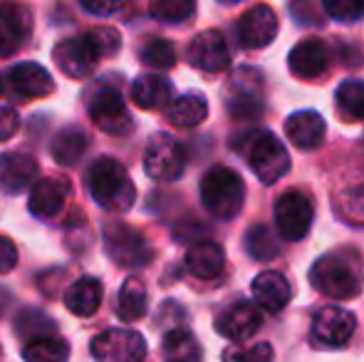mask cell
<instances>
[{
    "instance_id": "6da1fadb",
    "label": "cell",
    "mask_w": 364,
    "mask_h": 362,
    "mask_svg": "<svg viewBox=\"0 0 364 362\" xmlns=\"http://www.w3.org/2000/svg\"><path fill=\"white\" fill-rule=\"evenodd\" d=\"M310 283L317 293L335 300L355 298L364 285V261L352 248H340L317 258L310 268Z\"/></svg>"
},
{
    "instance_id": "7a4b0ae2",
    "label": "cell",
    "mask_w": 364,
    "mask_h": 362,
    "mask_svg": "<svg viewBox=\"0 0 364 362\" xmlns=\"http://www.w3.org/2000/svg\"><path fill=\"white\" fill-rule=\"evenodd\" d=\"M90 193L102 208L107 211H129L136 201L134 181L129 179L127 169L117 159H97L87 171Z\"/></svg>"
},
{
    "instance_id": "3957f363",
    "label": "cell",
    "mask_w": 364,
    "mask_h": 362,
    "mask_svg": "<svg viewBox=\"0 0 364 362\" xmlns=\"http://www.w3.org/2000/svg\"><path fill=\"white\" fill-rule=\"evenodd\" d=\"M201 201L216 218H233L245 201L243 179L228 166H213L201 179Z\"/></svg>"
},
{
    "instance_id": "277c9868",
    "label": "cell",
    "mask_w": 364,
    "mask_h": 362,
    "mask_svg": "<svg viewBox=\"0 0 364 362\" xmlns=\"http://www.w3.org/2000/svg\"><path fill=\"white\" fill-rule=\"evenodd\" d=\"M144 169L156 181H176L186 169V147L176 137L159 132L146 144Z\"/></svg>"
},
{
    "instance_id": "5b68a950",
    "label": "cell",
    "mask_w": 364,
    "mask_h": 362,
    "mask_svg": "<svg viewBox=\"0 0 364 362\" xmlns=\"http://www.w3.org/2000/svg\"><path fill=\"white\" fill-rule=\"evenodd\" d=\"M250 149H248V164L253 174L263 183L280 181L290 169V154L283 147V142L270 132H255L250 134Z\"/></svg>"
},
{
    "instance_id": "8992f818",
    "label": "cell",
    "mask_w": 364,
    "mask_h": 362,
    "mask_svg": "<svg viewBox=\"0 0 364 362\" xmlns=\"http://www.w3.org/2000/svg\"><path fill=\"white\" fill-rule=\"evenodd\" d=\"M105 251L122 268L146 266L154 258V251L144 233L127 226V223H109L105 228Z\"/></svg>"
},
{
    "instance_id": "52a82bcc",
    "label": "cell",
    "mask_w": 364,
    "mask_h": 362,
    "mask_svg": "<svg viewBox=\"0 0 364 362\" xmlns=\"http://www.w3.org/2000/svg\"><path fill=\"white\" fill-rule=\"evenodd\" d=\"M312 216H315L312 198L297 188L285 191L275 203V226L285 241H302L310 231Z\"/></svg>"
},
{
    "instance_id": "ba28073f",
    "label": "cell",
    "mask_w": 364,
    "mask_h": 362,
    "mask_svg": "<svg viewBox=\"0 0 364 362\" xmlns=\"http://www.w3.org/2000/svg\"><path fill=\"white\" fill-rule=\"evenodd\" d=\"M146 355V340L136 330L112 328L92 340V358L97 362H141Z\"/></svg>"
},
{
    "instance_id": "9c48e42d",
    "label": "cell",
    "mask_w": 364,
    "mask_h": 362,
    "mask_svg": "<svg viewBox=\"0 0 364 362\" xmlns=\"http://www.w3.org/2000/svg\"><path fill=\"white\" fill-rule=\"evenodd\" d=\"M90 119L107 134H127L132 129V117L124 97L114 87H100L90 100Z\"/></svg>"
},
{
    "instance_id": "30bf717a",
    "label": "cell",
    "mask_w": 364,
    "mask_h": 362,
    "mask_svg": "<svg viewBox=\"0 0 364 362\" xmlns=\"http://www.w3.org/2000/svg\"><path fill=\"white\" fill-rule=\"evenodd\" d=\"M228 112L235 119H255L263 112V78L258 70L243 68L235 73L228 92Z\"/></svg>"
},
{
    "instance_id": "8fae6325",
    "label": "cell",
    "mask_w": 364,
    "mask_h": 362,
    "mask_svg": "<svg viewBox=\"0 0 364 362\" xmlns=\"http://www.w3.org/2000/svg\"><path fill=\"white\" fill-rule=\"evenodd\" d=\"M355 325L357 320L350 310L327 305V308L317 310L312 318V338L327 348H342L355 335Z\"/></svg>"
},
{
    "instance_id": "7c38bea8",
    "label": "cell",
    "mask_w": 364,
    "mask_h": 362,
    "mask_svg": "<svg viewBox=\"0 0 364 362\" xmlns=\"http://www.w3.org/2000/svg\"><path fill=\"white\" fill-rule=\"evenodd\" d=\"M188 63L203 73H223L230 68V50L220 30H203L191 40L186 53Z\"/></svg>"
},
{
    "instance_id": "4fadbf2b",
    "label": "cell",
    "mask_w": 364,
    "mask_h": 362,
    "mask_svg": "<svg viewBox=\"0 0 364 362\" xmlns=\"http://www.w3.org/2000/svg\"><path fill=\"white\" fill-rule=\"evenodd\" d=\"M33 33V13L25 5L0 3V58L15 55Z\"/></svg>"
},
{
    "instance_id": "5bb4252c",
    "label": "cell",
    "mask_w": 364,
    "mask_h": 362,
    "mask_svg": "<svg viewBox=\"0 0 364 362\" xmlns=\"http://www.w3.org/2000/svg\"><path fill=\"white\" fill-rule=\"evenodd\" d=\"M278 35V15L270 5H255L238 20V43L248 50L270 45Z\"/></svg>"
},
{
    "instance_id": "9a60e30c",
    "label": "cell",
    "mask_w": 364,
    "mask_h": 362,
    "mask_svg": "<svg viewBox=\"0 0 364 362\" xmlns=\"http://www.w3.org/2000/svg\"><path fill=\"white\" fill-rule=\"evenodd\" d=\"M53 58H55V63H58V68L73 80L87 78V75L95 70V65L100 63V58H97L95 48H92L87 35L63 40V43L55 48Z\"/></svg>"
},
{
    "instance_id": "2e32d148",
    "label": "cell",
    "mask_w": 364,
    "mask_h": 362,
    "mask_svg": "<svg viewBox=\"0 0 364 362\" xmlns=\"http://www.w3.org/2000/svg\"><path fill=\"white\" fill-rule=\"evenodd\" d=\"M263 325V315L253 303H235L225 308L216 320V330L223 338L233 340V343H243L250 340Z\"/></svg>"
},
{
    "instance_id": "e0dca14e",
    "label": "cell",
    "mask_w": 364,
    "mask_h": 362,
    "mask_svg": "<svg viewBox=\"0 0 364 362\" xmlns=\"http://www.w3.org/2000/svg\"><path fill=\"white\" fill-rule=\"evenodd\" d=\"M8 87L20 100H40L55 90L50 73L38 63H20L8 73Z\"/></svg>"
},
{
    "instance_id": "ac0fdd59",
    "label": "cell",
    "mask_w": 364,
    "mask_h": 362,
    "mask_svg": "<svg viewBox=\"0 0 364 362\" xmlns=\"http://www.w3.org/2000/svg\"><path fill=\"white\" fill-rule=\"evenodd\" d=\"M327 65H330V53H327L325 43L317 38L300 40V43L290 50L288 68H290V73L300 80L320 78L327 70Z\"/></svg>"
},
{
    "instance_id": "d6986e66",
    "label": "cell",
    "mask_w": 364,
    "mask_h": 362,
    "mask_svg": "<svg viewBox=\"0 0 364 362\" xmlns=\"http://www.w3.org/2000/svg\"><path fill=\"white\" fill-rule=\"evenodd\" d=\"M38 179V161L23 151H5L0 156V188L5 193H23Z\"/></svg>"
},
{
    "instance_id": "ffe728a7",
    "label": "cell",
    "mask_w": 364,
    "mask_h": 362,
    "mask_svg": "<svg viewBox=\"0 0 364 362\" xmlns=\"http://www.w3.org/2000/svg\"><path fill=\"white\" fill-rule=\"evenodd\" d=\"M68 196H70V183L65 179L48 176V179L38 181L30 188V198H28L30 213L38 218H55L65 208Z\"/></svg>"
},
{
    "instance_id": "44dd1931",
    "label": "cell",
    "mask_w": 364,
    "mask_h": 362,
    "mask_svg": "<svg viewBox=\"0 0 364 362\" xmlns=\"http://www.w3.org/2000/svg\"><path fill=\"white\" fill-rule=\"evenodd\" d=\"M285 134L297 149H317L325 139V119H322L317 112H295L285 122Z\"/></svg>"
},
{
    "instance_id": "7402d4cb",
    "label": "cell",
    "mask_w": 364,
    "mask_h": 362,
    "mask_svg": "<svg viewBox=\"0 0 364 362\" xmlns=\"http://www.w3.org/2000/svg\"><path fill=\"white\" fill-rule=\"evenodd\" d=\"M225 253L216 241H198L186 253V271L193 278L213 280L223 273Z\"/></svg>"
},
{
    "instance_id": "603a6c76",
    "label": "cell",
    "mask_w": 364,
    "mask_h": 362,
    "mask_svg": "<svg viewBox=\"0 0 364 362\" xmlns=\"http://www.w3.org/2000/svg\"><path fill=\"white\" fill-rule=\"evenodd\" d=\"M292 290H290V283L283 273L278 271H263L255 275L253 280V298L258 305H263L265 310L270 313H278L288 305Z\"/></svg>"
},
{
    "instance_id": "cb8c5ba5",
    "label": "cell",
    "mask_w": 364,
    "mask_h": 362,
    "mask_svg": "<svg viewBox=\"0 0 364 362\" xmlns=\"http://www.w3.org/2000/svg\"><path fill=\"white\" fill-rule=\"evenodd\" d=\"M102 298H105V288L97 278L85 275V278L75 280L65 293V305L70 308V313L80 315V318H90L100 310Z\"/></svg>"
},
{
    "instance_id": "d4e9b609",
    "label": "cell",
    "mask_w": 364,
    "mask_h": 362,
    "mask_svg": "<svg viewBox=\"0 0 364 362\" xmlns=\"http://www.w3.org/2000/svg\"><path fill=\"white\" fill-rule=\"evenodd\" d=\"M173 87L164 75H141L132 82V100L141 110H161L171 102Z\"/></svg>"
},
{
    "instance_id": "484cf974",
    "label": "cell",
    "mask_w": 364,
    "mask_h": 362,
    "mask_svg": "<svg viewBox=\"0 0 364 362\" xmlns=\"http://www.w3.org/2000/svg\"><path fill=\"white\" fill-rule=\"evenodd\" d=\"M164 362H201V345L186 328H173L164 335Z\"/></svg>"
},
{
    "instance_id": "4316f807",
    "label": "cell",
    "mask_w": 364,
    "mask_h": 362,
    "mask_svg": "<svg viewBox=\"0 0 364 362\" xmlns=\"http://www.w3.org/2000/svg\"><path fill=\"white\" fill-rule=\"evenodd\" d=\"M117 315L124 323H136L146 315V288L139 278H127L117 298Z\"/></svg>"
},
{
    "instance_id": "83f0119b",
    "label": "cell",
    "mask_w": 364,
    "mask_h": 362,
    "mask_svg": "<svg viewBox=\"0 0 364 362\" xmlns=\"http://www.w3.org/2000/svg\"><path fill=\"white\" fill-rule=\"evenodd\" d=\"M70 358V345L68 340L58 338V335H40L25 343L23 360L25 362H68Z\"/></svg>"
},
{
    "instance_id": "f1b7e54d",
    "label": "cell",
    "mask_w": 364,
    "mask_h": 362,
    "mask_svg": "<svg viewBox=\"0 0 364 362\" xmlns=\"http://www.w3.org/2000/svg\"><path fill=\"white\" fill-rule=\"evenodd\" d=\"M208 117V102L201 95H183L173 100L168 110V122L181 129H193Z\"/></svg>"
},
{
    "instance_id": "f546056e",
    "label": "cell",
    "mask_w": 364,
    "mask_h": 362,
    "mask_svg": "<svg viewBox=\"0 0 364 362\" xmlns=\"http://www.w3.org/2000/svg\"><path fill=\"white\" fill-rule=\"evenodd\" d=\"M87 144H90V139H87L85 132L75 129V127L63 129L53 142V159L60 166H75L87 151Z\"/></svg>"
},
{
    "instance_id": "4dcf8cb0",
    "label": "cell",
    "mask_w": 364,
    "mask_h": 362,
    "mask_svg": "<svg viewBox=\"0 0 364 362\" xmlns=\"http://www.w3.org/2000/svg\"><path fill=\"white\" fill-rule=\"evenodd\" d=\"M337 110L342 119L364 122V82L362 80H347L337 87L335 95Z\"/></svg>"
},
{
    "instance_id": "1f68e13d",
    "label": "cell",
    "mask_w": 364,
    "mask_h": 362,
    "mask_svg": "<svg viewBox=\"0 0 364 362\" xmlns=\"http://www.w3.org/2000/svg\"><path fill=\"white\" fill-rule=\"evenodd\" d=\"M337 208L352 223H364V171L342 186L337 196Z\"/></svg>"
},
{
    "instance_id": "d6a6232c",
    "label": "cell",
    "mask_w": 364,
    "mask_h": 362,
    "mask_svg": "<svg viewBox=\"0 0 364 362\" xmlns=\"http://www.w3.org/2000/svg\"><path fill=\"white\" fill-rule=\"evenodd\" d=\"M245 251H248L255 261H270V258L278 256L280 248H278L275 236L270 233V228L258 223V226H253L245 233Z\"/></svg>"
},
{
    "instance_id": "836d02e7",
    "label": "cell",
    "mask_w": 364,
    "mask_h": 362,
    "mask_svg": "<svg viewBox=\"0 0 364 362\" xmlns=\"http://www.w3.org/2000/svg\"><path fill=\"white\" fill-rule=\"evenodd\" d=\"M139 58L146 68H154V70H168L176 65V50L168 40H161V38H154V40H146L144 48L139 50Z\"/></svg>"
},
{
    "instance_id": "e575fe53",
    "label": "cell",
    "mask_w": 364,
    "mask_h": 362,
    "mask_svg": "<svg viewBox=\"0 0 364 362\" xmlns=\"http://www.w3.org/2000/svg\"><path fill=\"white\" fill-rule=\"evenodd\" d=\"M151 18L161 23H186L196 10V0H151Z\"/></svg>"
},
{
    "instance_id": "d590c367",
    "label": "cell",
    "mask_w": 364,
    "mask_h": 362,
    "mask_svg": "<svg viewBox=\"0 0 364 362\" xmlns=\"http://www.w3.org/2000/svg\"><path fill=\"white\" fill-rule=\"evenodd\" d=\"M15 325H18V335H23V338H28V340L40 338V335H55V320H50L48 315L38 313V310H25V313H20Z\"/></svg>"
},
{
    "instance_id": "8d00e7d4",
    "label": "cell",
    "mask_w": 364,
    "mask_h": 362,
    "mask_svg": "<svg viewBox=\"0 0 364 362\" xmlns=\"http://www.w3.org/2000/svg\"><path fill=\"white\" fill-rule=\"evenodd\" d=\"M85 35L90 38L92 48H95V53L100 60L114 58L122 48V35L117 33L114 28H107V25H102V28H92L90 33H85Z\"/></svg>"
},
{
    "instance_id": "74e56055",
    "label": "cell",
    "mask_w": 364,
    "mask_h": 362,
    "mask_svg": "<svg viewBox=\"0 0 364 362\" xmlns=\"http://www.w3.org/2000/svg\"><path fill=\"white\" fill-rule=\"evenodd\" d=\"M322 8L340 23H355L364 15V0H322Z\"/></svg>"
},
{
    "instance_id": "f35d334b",
    "label": "cell",
    "mask_w": 364,
    "mask_h": 362,
    "mask_svg": "<svg viewBox=\"0 0 364 362\" xmlns=\"http://www.w3.org/2000/svg\"><path fill=\"white\" fill-rule=\"evenodd\" d=\"M223 362H273L270 343H258L250 348H228L223 353Z\"/></svg>"
},
{
    "instance_id": "ab89813d",
    "label": "cell",
    "mask_w": 364,
    "mask_h": 362,
    "mask_svg": "<svg viewBox=\"0 0 364 362\" xmlns=\"http://www.w3.org/2000/svg\"><path fill=\"white\" fill-rule=\"evenodd\" d=\"M18 127H20L18 112H15L13 107L0 105V142L10 139V137H13L15 132H18Z\"/></svg>"
},
{
    "instance_id": "60d3db41",
    "label": "cell",
    "mask_w": 364,
    "mask_h": 362,
    "mask_svg": "<svg viewBox=\"0 0 364 362\" xmlns=\"http://www.w3.org/2000/svg\"><path fill=\"white\" fill-rule=\"evenodd\" d=\"M132 0H82L85 10H90L92 15H112L117 10L127 8Z\"/></svg>"
},
{
    "instance_id": "b9f144b4",
    "label": "cell",
    "mask_w": 364,
    "mask_h": 362,
    "mask_svg": "<svg viewBox=\"0 0 364 362\" xmlns=\"http://www.w3.org/2000/svg\"><path fill=\"white\" fill-rule=\"evenodd\" d=\"M18 263V248L10 238L0 236V273H10Z\"/></svg>"
},
{
    "instance_id": "7bdbcfd3",
    "label": "cell",
    "mask_w": 364,
    "mask_h": 362,
    "mask_svg": "<svg viewBox=\"0 0 364 362\" xmlns=\"http://www.w3.org/2000/svg\"><path fill=\"white\" fill-rule=\"evenodd\" d=\"M220 3H238V0H220Z\"/></svg>"
},
{
    "instance_id": "ee69618b",
    "label": "cell",
    "mask_w": 364,
    "mask_h": 362,
    "mask_svg": "<svg viewBox=\"0 0 364 362\" xmlns=\"http://www.w3.org/2000/svg\"><path fill=\"white\" fill-rule=\"evenodd\" d=\"M0 92H3V78H0Z\"/></svg>"
}]
</instances>
